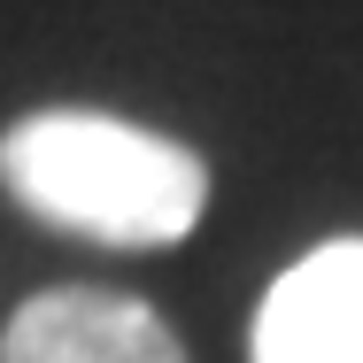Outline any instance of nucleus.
Returning a JSON list of instances; mask_svg holds the SVG:
<instances>
[{
    "label": "nucleus",
    "instance_id": "f257e3e1",
    "mask_svg": "<svg viewBox=\"0 0 363 363\" xmlns=\"http://www.w3.org/2000/svg\"><path fill=\"white\" fill-rule=\"evenodd\" d=\"M0 194L47 232L93 247H178L209 217V162L116 108H23L0 132Z\"/></svg>",
    "mask_w": 363,
    "mask_h": 363
},
{
    "label": "nucleus",
    "instance_id": "f03ea898",
    "mask_svg": "<svg viewBox=\"0 0 363 363\" xmlns=\"http://www.w3.org/2000/svg\"><path fill=\"white\" fill-rule=\"evenodd\" d=\"M247 363H363V232L301 247L263 286Z\"/></svg>",
    "mask_w": 363,
    "mask_h": 363
},
{
    "label": "nucleus",
    "instance_id": "7ed1b4c3",
    "mask_svg": "<svg viewBox=\"0 0 363 363\" xmlns=\"http://www.w3.org/2000/svg\"><path fill=\"white\" fill-rule=\"evenodd\" d=\"M0 363H194L162 309L116 286H39L0 325Z\"/></svg>",
    "mask_w": 363,
    "mask_h": 363
}]
</instances>
